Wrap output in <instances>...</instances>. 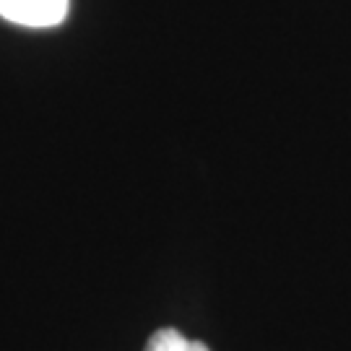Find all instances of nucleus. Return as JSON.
I'll return each mask as SVG.
<instances>
[{
	"label": "nucleus",
	"mask_w": 351,
	"mask_h": 351,
	"mask_svg": "<svg viewBox=\"0 0 351 351\" xmlns=\"http://www.w3.org/2000/svg\"><path fill=\"white\" fill-rule=\"evenodd\" d=\"M68 0H0V16L11 24L47 29L63 24Z\"/></svg>",
	"instance_id": "obj_1"
},
{
	"label": "nucleus",
	"mask_w": 351,
	"mask_h": 351,
	"mask_svg": "<svg viewBox=\"0 0 351 351\" xmlns=\"http://www.w3.org/2000/svg\"><path fill=\"white\" fill-rule=\"evenodd\" d=\"M143 351H211L203 341H190L185 339L175 328H162L149 339Z\"/></svg>",
	"instance_id": "obj_2"
}]
</instances>
